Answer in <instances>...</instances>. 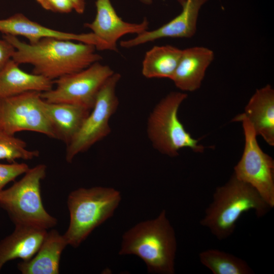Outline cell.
<instances>
[{"mask_svg":"<svg viewBox=\"0 0 274 274\" xmlns=\"http://www.w3.org/2000/svg\"><path fill=\"white\" fill-rule=\"evenodd\" d=\"M3 39L15 49L13 61L18 64L32 65V73L52 81L81 71L102 59L94 45L82 42L48 38L30 44L13 36L3 35Z\"/></svg>","mask_w":274,"mask_h":274,"instance_id":"obj_1","label":"cell"},{"mask_svg":"<svg viewBox=\"0 0 274 274\" xmlns=\"http://www.w3.org/2000/svg\"><path fill=\"white\" fill-rule=\"evenodd\" d=\"M175 231L163 210L155 219L141 222L122 236L120 255H134L152 273H175Z\"/></svg>","mask_w":274,"mask_h":274,"instance_id":"obj_2","label":"cell"},{"mask_svg":"<svg viewBox=\"0 0 274 274\" xmlns=\"http://www.w3.org/2000/svg\"><path fill=\"white\" fill-rule=\"evenodd\" d=\"M271 209L253 187L233 174L224 185L216 188L213 201L206 209L200 224L218 240H224L233 234L244 213L252 210L260 218Z\"/></svg>","mask_w":274,"mask_h":274,"instance_id":"obj_3","label":"cell"},{"mask_svg":"<svg viewBox=\"0 0 274 274\" xmlns=\"http://www.w3.org/2000/svg\"><path fill=\"white\" fill-rule=\"evenodd\" d=\"M121 200L112 187L80 188L68 195L70 224L63 236L68 245L77 248L97 227L110 218Z\"/></svg>","mask_w":274,"mask_h":274,"instance_id":"obj_4","label":"cell"},{"mask_svg":"<svg viewBox=\"0 0 274 274\" xmlns=\"http://www.w3.org/2000/svg\"><path fill=\"white\" fill-rule=\"evenodd\" d=\"M46 168L43 164L29 168L20 180L0 192V207L15 226L47 230L56 225L57 219L45 209L41 195Z\"/></svg>","mask_w":274,"mask_h":274,"instance_id":"obj_5","label":"cell"},{"mask_svg":"<svg viewBox=\"0 0 274 274\" xmlns=\"http://www.w3.org/2000/svg\"><path fill=\"white\" fill-rule=\"evenodd\" d=\"M187 96L184 92H170L156 105L148 118L147 133L152 146L170 157L177 156L183 148L200 153L205 150L199 140L193 138L179 119V108Z\"/></svg>","mask_w":274,"mask_h":274,"instance_id":"obj_6","label":"cell"},{"mask_svg":"<svg viewBox=\"0 0 274 274\" xmlns=\"http://www.w3.org/2000/svg\"><path fill=\"white\" fill-rule=\"evenodd\" d=\"M121 77L119 73H114L100 88L93 108L78 132L66 145L67 162H72L76 156L86 151L110 133V120L119 106L116 88Z\"/></svg>","mask_w":274,"mask_h":274,"instance_id":"obj_7","label":"cell"},{"mask_svg":"<svg viewBox=\"0 0 274 274\" xmlns=\"http://www.w3.org/2000/svg\"><path fill=\"white\" fill-rule=\"evenodd\" d=\"M233 122H241L245 146L241 158L234 167L239 180L253 187L270 206L274 207V160L259 146L257 135L250 121L242 113Z\"/></svg>","mask_w":274,"mask_h":274,"instance_id":"obj_8","label":"cell"},{"mask_svg":"<svg viewBox=\"0 0 274 274\" xmlns=\"http://www.w3.org/2000/svg\"><path fill=\"white\" fill-rule=\"evenodd\" d=\"M41 93L29 91L0 99V132L14 135L30 131L55 139Z\"/></svg>","mask_w":274,"mask_h":274,"instance_id":"obj_9","label":"cell"},{"mask_svg":"<svg viewBox=\"0 0 274 274\" xmlns=\"http://www.w3.org/2000/svg\"><path fill=\"white\" fill-rule=\"evenodd\" d=\"M114 73L109 66L96 62L54 80L55 88L42 92L41 96L48 102L72 104L91 109L100 88Z\"/></svg>","mask_w":274,"mask_h":274,"instance_id":"obj_10","label":"cell"},{"mask_svg":"<svg viewBox=\"0 0 274 274\" xmlns=\"http://www.w3.org/2000/svg\"><path fill=\"white\" fill-rule=\"evenodd\" d=\"M209 0H178L181 12L166 24L152 30H146L132 39L120 42L125 48H133L156 40L166 38H191L196 33L199 12Z\"/></svg>","mask_w":274,"mask_h":274,"instance_id":"obj_11","label":"cell"},{"mask_svg":"<svg viewBox=\"0 0 274 274\" xmlns=\"http://www.w3.org/2000/svg\"><path fill=\"white\" fill-rule=\"evenodd\" d=\"M0 32L4 35L24 37L30 44L51 38L92 44L97 50H109L108 46L92 32L76 34L53 29L30 20L22 13L0 19Z\"/></svg>","mask_w":274,"mask_h":274,"instance_id":"obj_12","label":"cell"},{"mask_svg":"<svg viewBox=\"0 0 274 274\" xmlns=\"http://www.w3.org/2000/svg\"><path fill=\"white\" fill-rule=\"evenodd\" d=\"M96 14L94 20L85 23L84 27L92 32L108 47L109 50L117 51V42L123 36L129 33L136 35L148 30L149 22L144 18L140 23L123 21L117 14L110 0H96Z\"/></svg>","mask_w":274,"mask_h":274,"instance_id":"obj_13","label":"cell"},{"mask_svg":"<svg viewBox=\"0 0 274 274\" xmlns=\"http://www.w3.org/2000/svg\"><path fill=\"white\" fill-rule=\"evenodd\" d=\"M214 57L213 50L203 46L182 50L179 63L170 80L182 92H193L198 89Z\"/></svg>","mask_w":274,"mask_h":274,"instance_id":"obj_14","label":"cell"},{"mask_svg":"<svg viewBox=\"0 0 274 274\" xmlns=\"http://www.w3.org/2000/svg\"><path fill=\"white\" fill-rule=\"evenodd\" d=\"M251 123L257 135L274 146V89L269 84L257 89L242 113Z\"/></svg>","mask_w":274,"mask_h":274,"instance_id":"obj_15","label":"cell"},{"mask_svg":"<svg viewBox=\"0 0 274 274\" xmlns=\"http://www.w3.org/2000/svg\"><path fill=\"white\" fill-rule=\"evenodd\" d=\"M47 230L25 226H15L13 232L0 241V271L9 261L30 259L37 252Z\"/></svg>","mask_w":274,"mask_h":274,"instance_id":"obj_16","label":"cell"},{"mask_svg":"<svg viewBox=\"0 0 274 274\" xmlns=\"http://www.w3.org/2000/svg\"><path fill=\"white\" fill-rule=\"evenodd\" d=\"M63 236L55 229L47 233L36 254L18 263L22 274H58L62 252L67 246Z\"/></svg>","mask_w":274,"mask_h":274,"instance_id":"obj_17","label":"cell"},{"mask_svg":"<svg viewBox=\"0 0 274 274\" xmlns=\"http://www.w3.org/2000/svg\"><path fill=\"white\" fill-rule=\"evenodd\" d=\"M44 109L55 135V139L66 145L79 130L91 109L68 103L44 100Z\"/></svg>","mask_w":274,"mask_h":274,"instance_id":"obj_18","label":"cell"},{"mask_svg":"<svg viewBox=\"0 0 274 274\" xmlns=\"http://www.w3.org/2000/svg\"><path fill=\"white\" fill-rule=\"evenodd\" d=\"M12 59L0 72V99L29 91L44 92L53 88V81L22 70Z\"/></svg>","mask_w":274,"mask_h":274,"instance_id":"obj_19","label":"cell"},{"mask_svg":"<svg viewBox=\"0 0 274 274\" xmlns=\"http://www.w3.org/2000/svg\"><path fill=\"white\" fill-rule=\"evenodd\" d=\"M182 50L167 45L155 46L146 52L142 62V73L148 79H171L179 63Z\"/></svg>","mask_w":274,"mask_h":274,"instance_id":"obj_20","label":"cell"},{"mask_svg":"<svg viewBox=\"0 0 274 274\" xmlns=\"http://www.w3.org/2000/svg\"><path fill=\"white\" fill-rule=\"evenodd\" d=\"M201 264L214 274H252L253 269L243 259L230 253L210 249L201 252Z\"/></svg>","mask_w":274,"mask_h":274,"instance_id":"obj_21","label":"cell"},{"mask_svg":"<svg viewBox=\"0 0 274 274\" xmlns=\"http://www.w3.org/2000/svg\"><path fill=\"white\" fill-rule=\"evenodd\" d=\"M39 154L38 150H28L23 140L14 135L0 132V160L13 163L17 159H32L38 157Z\"/></svg>","mask_w":274,"mask_h":274,"instance_id":"obj_22","label":"cell"},{"mask_svg":"<svg viewBox=\"0 0 274 274\" xmlns=\"http://www.w3.org/2000/svg\"><path fill=\"white\" fill-rule=\"evenodd\" d=\"M29 168L28 165L25 163H0V192L7 184L24 174Z\"/></svg>","mask_w":274,"mask_h":274,"instance_id":"obj_23","label":"cell"},{"mask_svg":"<svg viewBox=\"0 0 274 274\" xmlns=\"http://www.w3.org/2000/svg\"><path fill=\"white\" fill-rule=\"evenodd\" d=\"M44 9L60 13H68L73 10L68 0H36Z\"/></svg>","mask_w":274,"mask_h":274,"instance_id":"obj_24","label":"cell"},{"mask_svg":"<svg viewBox=\"0 0 274 274\" xmlns=\"http://www.w3.org/2000/svg\"><path fill=\"white\" fill-rule=\"evenodd\" d=\"M15 51L14 47L6 40L0 39V72L12 59Z\"/></svg>","mask_w":274,"mask_h":274,"instance_id":"obj_25","label":"cell"},{"mask_svg":"<svg viewBox=\"0 0 274 274\" xmlns=\"http://www.w3.org/2000/svg\"><path fill=\"white\" fill-rule=\"evenodd\" d=\"M72 4L73 10L77 13L82 14L84 13L85 9V0H68Z\"/></svg>","mask_w":274,"mask_h":274,"instance_id":"obj_26","label":"cell"},{"mask_svg":"<svg viewBox=\"0 0 274 274\" xmlns=\"http://www.w3.org/2000/svg\"><path fill=\"white\" fill-rule=\"evenodd\" d=\"M142 3L145 4H150L152 2V0H140Z\"/></svg>","mask_w":274,"mask_h":274,"instance_id":"obj_27","label":"cell"}]
</instances>
